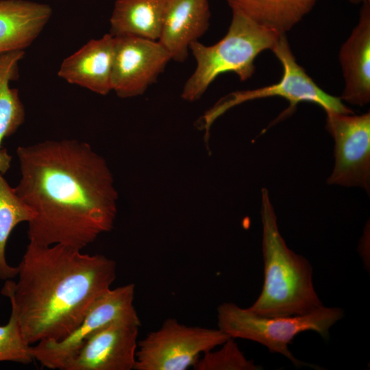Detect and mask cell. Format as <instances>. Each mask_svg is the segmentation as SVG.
<instances>
[{"instance_id":"13","label":"cell","mask_w":370,"mask_h":370,"mask_svg":"<svg viewBox=\"0 0 370 370\" xmlns=\"http://www.w3.org/2000/svg\"><path fill=\"white\" fill-rule=\"evenodd\" d=\"M114 37L110 33L91 39L63 60L58 75L71 84L101 95L112 91Z\"/></svg>"},{"instance_id":"15","label":"cell","mask_w":370,"mask_h":370,"mask_svg":"<svg viewBox=\"0 0 370 370\" xmlns=\"http://www.w3.org/2000/svg\"><path fill=\"white\" fill-rule=\"evenodd\" d=\"M52 14L45 3L0 0V54L24 51L40 35Z\"/></svg>"},{"instance_id":"9","label":"cell","mask_w":370,"mask_h":370,"mask_svg":"<svg viewBox=\"0 0 370 370\" xmlns=\"http://www.w3.org/2000/svg\"><path fill=\"white\" fill-rule=\"evenodd\" d=\"M325 127L334 140V166L328 184L370 188V113L326 112Z\"/></svg>"},{"instance_id":"8","label":"cell","mask_w":370,"mask_h":370,"mask_svg":"<svg viewBox=\"0 0 370 370\" xmlns=\"http://www.w3.org/2000/svg\"><path fill=\"white\" fill-rule=\"evenodd\" d=\"M135 285L110 288L91 305L85 317L70 334L58 341L45 340L31 345L34 360L42 367L62 370L66 363L94 332L114 321L141 325L134 305Z\"/></svg>"},{"instance_id":"2","label":"cell","mask_w":370,"mask_h":370,"mask_svg":"<svg viewBox=\"0 0 370 370\" xmlns=\"http://www.w3.org/2000/svg\"><path fill=\"white\" fill-rule=\"evenodd\" d=\"M17 270L18 280H6L1 293L31 345L70 334L93 302L111 288L116 275V262L103 255L32 242Z\"/></svg>"},{"instance_id":"21","label":"cell","mask_w":370,"mask_h":370,"mask_svg":"<svg viewBox=\"0 0 370 370\" xmlns=\"http://www.w3.org/2000/svg\"><path fill=\"white\" fill-rule=\"evenodd\" d=\"M33 360L31 345L25 341L16 314L11 309L8 322L0 325V362L29 364Z\"/></svg>"},{"instance_id":"16","label":"cell","mask_w":370,"mask_h":370,"mask_svg":"<svg viewBox=\"0 0 370 370\" xmlns=\"http://www.w3.org/2000/svg\"><path fill=\"white\" fill-rule=\"evenodd\" d=\"M169 0H116L110 34L158 40Z\"/></svg>"},{"instance_id":"3","label":"cell","mask_w":370,"mask_h":370,"mask_svg":"<svg viewBox=\"0 0 370 370\" xmlns=\"http://www.w3.org/2000/svg\"><path fill=\"white\" fill-rule=\"evenodd\" d=\"M264 283L250 311L262 317L302 314L322 306L313 286L312 268L290 249L281 236L267 188L262 189Z\"/></svg>"},{"instance_id":"20","label":"cell","mask_w":370,"mask_h":370,"mask_svg":"<svg viewBox=\"0 0 370 370\" xmlns=\"http://www.w3.org/2000/svg\"><path fill=\"white\" fill-rule=\"evenodd\" d=\"M221 348L208 351L193 365L195 370H258V366L247 360L234 338H230Z\"/></svg>"},{"instance_id":"22","label":"cell","mask_w":370,"mask_h":370,"mask_svg":"<svg viewBox=\"0 0 370 370\" xmlns=\"http://www.w3.org/2000/svg\"><path fill=\"white\" fill-rule=\"evenodd\" d=\"M349 1L355 3H365L367 1H370V0H349Z\"/></svg>"},{"instance_id":"14","label":"cell","mask_w":370,"mask_h":370,"mask_svg":"<svg viewBox=\"0 0 370 370\" xmlns=\"http://www.w3.org/2000/svg\"><path fill=\"white\" fill-rule=\"evenodd\" d=\"M208 0H169L158 41L171 60L184 62L190 45L208 30Z\"/></svg>"},{"instance_id":"19","label":"cell","mask_w":370,"mask_h":370,"mask_svg":"<svg viewBox=\"0 0 370 370\" xmlns=\"http://www.w3.org/2000/svg\"><path fill=\"white\" fill-rule=\"evenodd\" d=\"M33 217L32 211L20 198L0 173V280H12L17 275V267H12L5 257V247L9 236L16 225L28 223Z\"/></svg>"},{"instance_id":"4","label":"cell","mask_w":370,"mask_h":370,"mask_svg":"<svg viewBox=\"0 0 370 370\" xmlns=\"http://www.w3.org/2000/svg\"><path fill=\"white\" fill-rule=\"evenodd\" d=\"M280 35L232 12L228 31L221 40L211 46L198 40L190 44L196 67L184 86L182 97L189 101L199 99L216 77L226 72L236 73L241 81L247 80L255 71L256 58L264 50H271Z\"/></svg>"},{"instance_id":"1","label":"cell","mask_w":370,"mask_h":370,"mask_svg":"<svg viewBox=\"0 0 370 370\" xmlns=\"http://www.w3.org/2000/svg\"><path fill=\"white\" fill-rule=\"evenodd\" d=\"M21 178L14 188L33 213L29 242L82 250L110 231L118 193L105 159L87 143L47 140L18 146Z\"/></svg>"},{"instance_id":"11","label":"cell","mask_w":370,"mask_h":370,"mask_svg":"<svg viewBox=\"0 0 370 370\" xmlns=\"http://www.w3.org/2000/svg\"><path fill=\"white\" fill-rule=\"evenodd\" d=\"M140 325L114 321L91 334L62 370L134 369Z\"/></svg>"},{"instance_id":"5","label":"cell","mask_w":370,"mask_h":370,"mask_svg":"<svg viewBox=\"0 0 370 370\" xmlns=\"http://www.w3.org/2000/svg\"><path fill=\"white\" fill-rule=\"evenodd\" d=\"M343 317L341 308L323 305L305 314L284 317L259 316L232 302H224L217 308L218 328L230 338L259 343L297 367L308 365L297 360L288 348L295 336L314 331L328 338L330 328Z\"/></svg>"},{"instance_id":"17","label":"cell","mask_w":370,"mask_h":370,"mask_svg":"<svg viewBox=\"0 0 370 370\" xmlns=\"http://www.w3.org/2000/svg\"><path fill=\"white\" fill-rule=\"evenodd\" d=\"M24 51L0 54V173L10 168L12 156L2 147L5 138L14 134L24 123L25 112L17 89L10 83L18 77V63Z\"/></svg>"},{"instance_id":"10","label":"cell","mask_w":370,"mask_h":370,"mask_svg":"<svg viewBox=\"0 0 370 370\" xmlns=\"http://www.w3.org/2000/svg\"><path fill=\"white\" fill-rule=\"evenodd\" d=\"M114 37L112 90L121 98L143 95L163 72L171 56L158 40Z\"/></svg>"},{"instance_id":"6","label":"cell","mask_w":370,"mask_h":370,"mask_svg":"<svg viewBox=\"0 0 370 370\" xmlns=\"http://www.w3.org/2000/svg\"><path fill=\"white\" fill-rule=\"evenodd\" d=\"M283 67V75L280 82L262 88L240 90L230 93L221 99L203 116L204 128L206 135L212 123L227 110L245 101L256 99L280 97L286 99L289 107L282 116L291 114L301 102L314 103L326 112L353 114L341 98L331 95L321 89L297 62L291 51L285 34L280 36L271 49Z\"/></svg>"},{"instance_id":"12","label":"cell","mask_w":370,"mask_h":370,"mask_svg":"<svg viewBox=\"0 0 370 370\" xmlns=\"http://www.w3.org/2000/svg\"><path fill=\"white\" fill-rule=\"evenodd\" d=\"M339 61L345 81L341 97L353 105L370 101V1L363 3L358 24L343 44Z\"/></svg>"},{"instance_id":"18","label":"cell","mask_w":370,"mask_h":370,"mask_svg":"<svg viewBox=\"0 0 370 370\" xmlns=\"http://www.w3.org/2000/svg\"><path fill=\"white\" fill-rule=\"evenodd\" d=\"M232 12L240 13L280 34L297 24L317 0H227Z\"/></svg>"},{"instance_id":"7","label":"cell","mask_w":370,"mask_h":370,"mask_svg":"<svg viewBox=\"0 0 370 370\" xmlns=\"http://www.w3.org/2000/svg\"><path fill=\"white\" fill-rule=\"evenodd\" d=\"M230 337L220 329L187 326L175 318L138 343L135 370H186Z\"/></svg>"}]
</instances>
